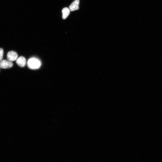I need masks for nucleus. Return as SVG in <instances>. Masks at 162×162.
<instances>
[{
    "label": "nucleus",
    "mask_w": 162,
    "mask_h": 162,
    "mask_svg": "<svg viewBox=\"0 0 162 162\" xmlns=\"http://www.w3.org/2000/svg\"><path fill=\"white\" fill-rule=\"evenodd\" d=\"M62 19H65L69 16L70 13V10L69 8L65 7L63 8L62 10Z\"/></svg>",
    "instance_id": "nucleus-6"
},
{
    "label": "nucleus",
    "mask_w": 162,
    "mask_h": 162,
    "mask_svg": "<svg viewBox=\"0 0 162 162\" xmlns=\"http://www.w3.org/2000/svg\"><path fill=\"white\" fill-rule=\"evenodd\" d=\"M18 58L17 53L14 51L9 52L7 55V60L11 62L14 61L16 60Z\"/></svg>",
    "instance_id": "nucleus-3"
},
{
    "label": "nucleus",
    "mask_w": 162,
    "mask_h": 162,
    "mask_svg": "<svg viewBox=\"0 0 162 162\" xmlns=\"http://www.w3.org/2000/svg\"><path fill=\"white\" fill-rule=\"evenodd\" d=\"M41 62L38 59L35 58H30L27 62L28 68L32 69H36L39 68L41 66Z\"/></svg>",
    "instance_id": "nucleus-1"
},
{
    "label": "nucleus",
    "mask_w": 162,
    "mask_h": 162,
    "mask_svg": "<svg viewBox=\"0 0 162 162\" xmlns=\"http://www.w3.org/2000/svg\"><path fill=\"white\" fill-rule=\"evenodd\" d=\"M16 62L20 67H23L26 64V59L24 57L21 56L17 58L16 60Z\"/></svg>",
    "instance_id": "nucleus-5"
},
{
    "label": "nucleus",
    "mask_w": 162,
    "mask_h": 162,
    "mask_svg": "<svg viewBox=\"0 0 162 162\" xmlns=\"http://www.w3.org/2000/svg\"><path fill=\"white\" fill-rule=\"evenodd\" d=\"M13 66L12 62L8 60L2 59L0 61V68L8 69L11 68Z\"/></svg>",
    "instance_id": "nucleus-2"
},
{
    "label": "nucleus",
    "mask_w": 162,
    "mask_h": 162,
    "mask_svg": "<svg viewBox=\"0 0 162 162\" xmlns=\"http://www.w3.org/2000/svg\"><path fill=\"white\" fill-rule=\"evenodd\" d=\"M4 54V51L2 49L0 48V61L2 59Z\"/></svg>",
    "instance_id": "nucleus-7"
},
{
    "label": "nucleus",
    "mask_w": 162,
    "mask_h": 162,
    "mask_svg": "<svg viewBox=\"0 0 162 162\" xmlns=\"http://www.w3.org/2000/svg\"><path fill=\"white\" fill-rule=\"evenodd\" d=\"M80 1L75 0L69 6V9L71 11L78 10L79 9Z\"/></svg>",
    "instance_id": "nucleus-4"
}]
</instances>
